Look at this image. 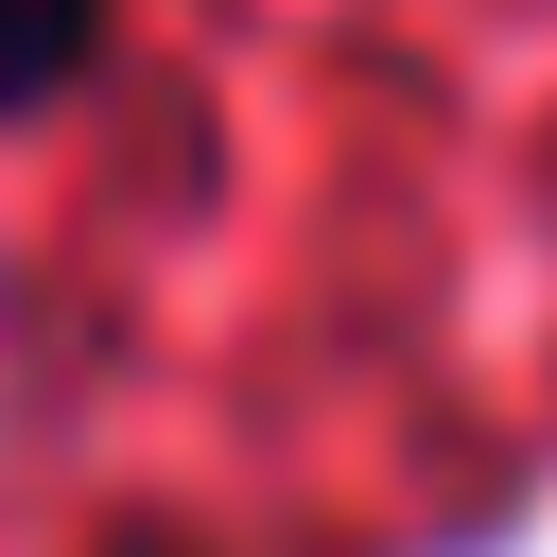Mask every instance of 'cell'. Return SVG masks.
<instances>
[{"mask_svg": "<svg viewBox=\"0 0 557 557\" xmlns=\"http://www.w3.org/2000/svg\"><path fill=\"white\" fill-rule=\"evenodd\" d=\"M87 17H104V0H0V104H35V87L87 52Z\"/></svg>", "mask_w": 557, "mask_h": 557, "instance_id": "obj_1", "label": "cell"}]
</instances>
